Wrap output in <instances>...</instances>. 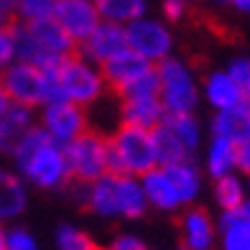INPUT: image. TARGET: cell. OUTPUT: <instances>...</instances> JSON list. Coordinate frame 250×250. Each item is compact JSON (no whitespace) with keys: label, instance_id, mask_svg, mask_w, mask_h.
<instances>
[{"label":"cell","instance_id":"cell-1","mask_svg":"<svg viewBox=\"0 0 250 250\" xmlns=\"http://www.w3.org/2000/svg\"><path fill=\"white\" fill-rule=\"evenodd\" d=\"M49 77V102L69 100L74 105L89 107L92 102L105 92V82L102 74L89 66V59L82 54L64 56L59 66L54 69H43Z\"/></svg>","mask_w":250,"mask_h":250},{"label":"cell","instance_id":"cell-2","mask_svg":"<svg viewBox=\"0 0 250 250\" xmlns=\"http://www.w3.org/2000/svg\"><path fill=\"white\" fill-rule=\"evenodd\" d=\"M64 156L69 166V181L92 184L107 174V138L92 128H87L74 141L66 143Z\"/></svg>","mask_w":250,"mask_h":250},{"label":"cell","instance_id":"cell-3","mask_svg":"<svg viewBox=\"0 0 250 250\" xmlns=\"http://www.w3.org/2000/svg\"><path fill=\"white\" fill-rule=\"evenodd\" d=\"M156 72H158V97L164 102L166 112H194L197 102H199V87L197 79L191 74V69L179 62V59H166L156 62Z\"/></svg>","mask_w":250,"mask_h":250},{"label":"cell","instance_id":"cell-4","mask_svg":"<svg viewBox=\"0 0 250 250\" xmlns=\"http://www.w3.org/2000/svg\"><path fill=\"white\" fill-rule=\"evenodd\" d=\"M110 143L115 148L128 176H146L158 166L156 148H153V130H148V128L120 123L118 130L110 135Z\"/></svg>","mask_w":250,"mask_h":250},{"label":"cell","instance_id":"cell-5","mask_svg":"<svg viewBox=\"0 0 250 250\" xmlns=\"http://www.w3.org/2000/svg\"><path fill=\"white\" fill-rule=\"evenodd\" d=\"M0 87L10 102L23 107H39L49 102V77L43 69L28 62H16L13 66L3 69Z\"/></svg>","mask_w":250,"mask_h":250},{"label":"cell","instance_id":"cell-6","mask_svg":"<svg viewBox=\"0 0 250 250\" xmlns=\"http://www.w3.org/2000/svg\"><path fill=\"white\" fill-rule=\"evenodd\" d=\"M21 171L41 189L66 187V181H69V166H66V156H64L62 143H56L51 138L46 146H41V148L21 166Z\"/></svg>","mask_w":250,"mask_h":250},{"label":"cell","instance_id":"cell-7","mask_svg":"<svg viewBox=\"0 0 250 250\" xmlns=\"http://www.w3.org/2000/svg\"><path fill=\"white\" fill-rule=\"evenodd\" d=\"M128 33V49L135 54L146 56L148 62H161L171 54L174 46V36L161 21H151V18H135L133 23L125 26Z\"/></svg>","mask_w":250,"mask_h":250},{"label":"cell","instance_id":"cell-8","mask_svg":"<svg viewBox=\"0 0 250 250\" xmlns=\"http://www.w3.org/2000/svg\"><path fill=\"white\" fill-rule=\"evenodd\" d=\"M41 123H43V130L62 146L74 141L79 133H84L89 128L87 110L82 105H74V102H69V100L46 102V110H43Z\"/></svg>","mask_w":250,"mask_h":250},{"label":"cell","instance_id":"cell-9","mask_svg":"<svg viewBox=\"0 0 250 250\" xmlns=\"http://www.w3.org/2000/svg\"><path fill=\"white\" fill-rule=\"evenodd\" d=\"M54 18L59 21V26L77 41V46L100 26V21H102L95 0H56Z\"/></svg>","mask_w":250,"mask_h":250},{"label":"cell","instance_id":"cell-10","mask_svg":"<svg viewBox=\"0 0 250 250\" xmlns=\"http://www.w3.org/2000/svg\"><path fill=\"white\" fill-rule=\"evenodd\" d=\"M153 62H148L146 56L135 54L133 49H125L120 54H115L112 59L102 62L100 64V74H102V82H105V89L110 92H120L125 84H130L133 79H138L141 74H146L148 69H153Z\"/></svg>","mask_w":250,"mask_h":250},{"label":"cell","instance_id":"cell-11","mask_svg":"<svg viewBox=\"0 0 250 250\" xmlns=\"http://www.w3.org/2000/svg\"><path fill=\"white\" fill-rule=\"evenodd\" d=\"M82 46L84 59L102 64L112 59L115 54L128 49V33H125L123 23H112V21H100V26L89 33V36L79 43Z\"/></svg>","mask_w":250,"mask_h":250},{"label":"cell","instance_id":"cell-12","mask_svg":"<svg viewBox=\"0 0 250 250\" xmlns=\"http://www.w3.org/2000/svg\"><path fill=\"white\" fill-rule=\"evenodd\" d=\"M179 230L187 250H212L217 240V225L204 207H189L181 212Z\"/></svg>","mask_w":250,"mask_h":250},{"label":"cell","instance_id":"cell-13","mask_svg":"<svg viewBox=\"0 0 250 250\" xmlns=\"http://www.w3.org/2000/svg\"><path fill=\"white\" fill-rule=\"evenodd\" d=\"M217 237L222 250H250V199L237 204L235 209H222Z\"/></svg>","mask_w":250,"mask_h":250},{"label":"cell","instance_id":"cell-14","mask_svg":"<svg viewBox=\"0 0 250 250\" xmlns=\"http://www.w3.org/2000/svg\"><path fill=\"white\" fill-rule=\"evenodd\" d=\"M212 135L240 146L250 138V105L243 100L235 107L217 110L212 118Z\"/></svg>","mask_w":250,"mask_h":250},{"label":"cell","instance_id":"cell-15","mask_svg":"<svg viewBox=\"0 0 250 250\" xmlns=\"http://www.w3.org/2000/svg\"><path fill=\"white\" fill-rule=\"evenodd\" d=\"M120 115H123V123L153 130L164 120L166 110H164L161 97H125L120 100Z\"/></svg>","mask_w":250,"mask_h":250},{"label":"cell","instance_id":"cell-16","mask_svg":"<svg viewBox=\"0 0 250 250\" xmlns=\"http://www.w3.org/2000/svg\"><path fill=\"white\" fill-rule=\"evenodd\" d=\"M31 128H33L31 107L10 105L0 115V153H13Z\"/></svg>","mask_w":250,"mask_h":250},{"label":"cell","instance_id":"cell-17","mask_svg":"<svg viewBox=\"0 0 250 250\" xmlns=\"http://www.w3.org/2000/svg\"><path fill=\"white\" fill-rule=\"evenodd\" d=\"M204 97L214 110H225V107H235L245 100L243 87L235 82V79L222 72H209L207 79H204Z\"/></svg>","mask_w":250,"mask_h":250},{"label":"cell","instance_id":"cell-18","mask_svg":"<svg viewBox=\"0 0 250 250\" xmlns=\"http://www.w3.org/2000/svg\"><path fill=\"white\" fill-rule=\"evenodd\" d=\"M143 191H146V199H151L158 209L174 212L179 207H184L179 199V191L174 189L171 179L166 176V171L161 166H156L153 171H148L143 176Z\"/></svg>","mask_w":250,"mask_h":250},{"label":"cell","instance_id":"cell-19","mask_svg":"<svg viewBox=\"0 0 250 250\" xmlns=\"http://www.w3.org/2000/svg\"><path fill=\"white\" fill-rule=\"evenodd\" d=\"M166 176L171 179L174 189L179 191V199L181 204H191L197 199L199 189H202V176L197 171V166L191 164V158L187 161H179V164H171V166H161Z\"/></svg>","mask_w":250,"mask_h":250},{"label":"cell","instance_id":"cell-20","mask_svg":"<svg viewBox=\"0 0 250 250\" xmlns=\"http://www.w3.org/2000/svg\"><path fill=\"white\" fill-rule=\"evenodd\" d=\"M87 209L97 212L102 217H112L118 212V176L105 174L97 181L89 184V199H87Z\"/></svg>","mask_w":250,"mask_h":250},{"label":"cell","instance_id":"cell-21","mask_svg":"<svg viewBox=\"0 0 250 250\" xmlns=\"http://www.w3.org/2000/svg\"><path fill=\"white\" fill-rule=\"evenodd\" d=\"M26 207V189L16 174L0 168V220L16 217Z\"/></svg>","mask_w":250,"mask_h":250},{"label":"cell","instance_id":"cell-22","mask_svg":"<svg viewBox=\"0 0 250 250\" xmlns=\"http://www.w3.org/2000/svg\"><path fill=\"white\" fill-rule=\"evenodd\" d=\"M153 148H156V164L158 166H171V164L191 158V153L181 146V141L166 128L164 123H158L153 128Z\"/></svg>","mask_w":250,"mask_h":250},{"label":"cell","instance_id":"cell-23","mask_svg":"<svg viewBox=\"0 0 250 250\" xmlns=\"http://www.w3.org/2000/svg\"><path fill=\"white\" fill-rule=\"evenodd\" d=\"M118 212L128 220L146 214V191L133 176H118Z\"/></svg>","mask_w":250,"mask_h":250},{"label":"cell","instance_id":"cell-24","mask_svg":"<svg viewBox=\"0 0 250 250\" xmlns=\"http://www.w3.org/2000/svg\"><path fill=\"white\" fill-rule=\"evenodd\" d=\"M161 123L181 141V146H184L189 153H194L199 148L202 130H199V123L194 118V112H166Z\"/></svg>","mask_w":250,"mask_h":250},{"label":"cell","instance_id":"cell-25","mask_svg":"<svg viewBox=\"0 0 250 250\" xmlns=\"http://www.w3.org/2000/svg\"><path fill=\"white\" fill-rule=\"evenodd\" d=\"M235 161H237V146L212 135V143L207 148V174L212 179H220L225 174L235 171Z\"/></svg>","mask_w":250,"mask_h":250},{"label":"cell","instance_id":"cell-26","mask_svg":"<svg viewBox=\"0 0 250 250\" xmlns=\"http://www.w3.org/2000/svg\"><path fill=\"white\" fill-rule=\"evenodd\" d=\"M102 21H112V23L128 26L135 18H143L146 13V0H95Z\"/></svg>","mask_w":250,"mask_h":250},{"label":"cell","instance_id":"cell-27","mask_svg":"<svg viewBox=\"0 0 250 250\" xmlns=\"http://www.w3.org/2000/svg\"><path fill=\"white\" fill-rule=\"evenodd\" d=\"M214 202L220 209H235L237 204L245 202V179L232 171L220 179H214Z\"/></svg>","mask_w":250,"mask_h":250},{"label":"cell","instance_id":"cell-28","mask_svg":"<svg viewBox=\"0 0 250 250\" xmlns=\"http://www.w3.org/2000/svg\"><path fill=\"white\" fill-rule=\"evenodd\" d=\"M54 10H56V0H16V13L26 23L54 18Z\"/></svg>","mask_w":250,"mask_h":250},{"label":"cell","instance_id":"cell-29","mask_svg":"<svg viewBox=\"0 0 250 250\" xmlns=\"http://www.w3.org/2000/svg\"><path fill=\"white\" fill-rule=\"evenodd\" d=\"M56 243H59V250H105V248H100L87 232L77 230V227H69V225L59 227Z\"/></svg>","mask_w":250,"mask_h":250},{"label":"cell","instance_id":"cell-30","mask_svg":"<svg viewBox=\"0 0 250 250\" xmlns=\"http://www.w3.org/2000/svg\"><path fill=\"white\" fill-rule=\"evenodd\" d=\"M189 8H191V0H164V18L168 23H181L187 16H189Z\"/></svg>","mask_w":250,"mask_h":250},{"label":"cell","instance_id":"cell-31","mask_svg":"<svg viewBox=\"0 0 250 250\" xmlns=\"http://www.w3.org/2000/svg\"><path fill=\"white\" fill-rule=\"evenodd\" d=\"M225 72L230 74L240 87H245V84H248V79H250V59H248V56H235V59L227 64V69H225Z\"/></svg>","mask_w":250,"mask_h":250},{"label":"cell","instance_id":"cell-32","mask_svg":"<svg viewBox=\"0 0 250 250\" xmlns=\"http://www.w3.org/2000/svg\"><path fill=\"white\" fill-rule=\"evenodd\" d=\"M5 250H36V243L26 230H13L5 240Z\"/></svg>","mask_w":250,"mask_h":250},{"label":"cell","instance_id":"cell-33","mask_svg":"<svg viewBox=\"0 0 250 250\" xmlns=\"http://www.w3.org/2000/svg\"><path fill=\"white\" fill-rule=\"evenodd\" d=\"M235 171L240 174V176H245V179H250V138H248L245 143L237 146V161H235Z\"/></svg>","mask_w":250,"mask_h":250},{"label":"cell","instance_id":"cell-34","mask_svg":"<svg viewBox=\"0 0 250 250\" xmlns=\"http://www.w3.org/2000/svg\"><path fill=\"white\" fill-rule=\"evenodd\" d=\"M18 21L16 0H0V28H10Z\"/></svg>","mask_w":250,"mask_h":250},{"label":"cell","instance_id":"cell-35","mask_svg":"<svg viewBox=\"0 0 250 250\" xmlns=\"http://www.w3.org/2000/svg\"><path fill=\"white\" fill-rule=\"evenodd\" d=\"M105 250H148V248H146V243L138 240V237L123 235V237H115V243H112L110 248H105Z\"/></svg>","mask_w":250,"mask_h":250},{"label":"cell","instance_id":"cell-36","mask_svg":"<svg viewBox=\"0 0 250 250\" xmlns=\"http://www.w3.org/2000/svg\"><path fill=\"white\" fill-rule=\"evenodd\" d=\"M13 39H10V31L8 28H0V64H5L13 59Z\"/></svg>","mask_w":250,"mask_h":250},{"label":"cell","instance_id":"cell-37","mask_svg":"<svg viewBox=\"0 0 250 250\" xmlns=\"http://www.w3.org/2000/svg\"><path fill=\"white\" fill-rule=\"evenodd\" d=\"M220 3L235 8L237 13H250V0H220Z\"/></svg>","mask_w":250,"mask_h":250},{"label":"cell","instance_id":"cell-38","mask_svg":"<svg viewBox=\"0 0 250 250\" xmlns=\"http://www.w3.org/2000/svg\"><path fill=\"white\" fill-rule=\"evenodd\" d=\"M8 107H10V100H8V95L3 92V87H0V115H3Z\"/></svg>","mask_w":250,"mask_h":250},{"label":"cell","instance_id":"cell-39","mask_svg":"<svg viewBox=\"0 0 250 250\" xmlns=\"http://www.w3.org/2000/svg\"><path fill=\"white\" fill-rule=\"evenodd\" d=\"M243 92H245V102H248V105H250V79H248V84L243 87Z\"/></svg>","mask_w":250,"mask_h":250},{"label":"cell","instance_id":"cell-40","mask_svg":"<svg viewBox=\"0 0 250 250\" xmlns=\"http://www.w3.org/2000/svg\"><path fill=\"white\" fill-rule=\"evenodd\" d=\"M5 240H8V235L0 230V250H5Z\"/></svg>","mask_w":250,"mask_h":250},{"label":"cell","instance_id":"cell-41","mask_svg":"<svg viewBox=\"0 0 250 250\" xmlns=\"http://www.w3.org/2000/svg\"><path fill=\"white\" fill-rule=\"evenodd\" d=\"M245 199H250V179H245Z\"/></svg>","mask_w":250,"mask_h":250},{"label":"cell","instance_id":"cell-42","mask_svg":"<svg viewBox=\"0 0 250 250\" xmlns=\"http://www.w3.org/2000/svg\"><path fill=\"white\" fill-rule=\"evenodd\" d=\"M0 79H3V69H0Z\"/></svg>","mask_w":250,"mask_h":250},{"label":"cell","instance_id":"cell-43","mask_svg":"<svg viewBox=\"0 0 250 250\" xmlns=\"http://www.w3.org/2000/svg\"><path fill=\"white\" fill-rule=\"evenodd\" d=\"M181 250H187V248H181Z\"/></svg>","mask_w":250,"mask_h":250}]
</instances>
